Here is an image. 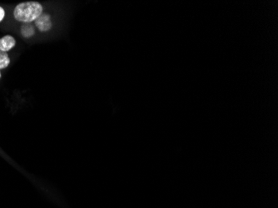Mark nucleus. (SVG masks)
I'll use <instances>...</instances> for the list:
<instances>
[{
  "label": "nucleus",
  "instance_id": "nucleus-4",
  "mask_svg": "<svg viewBox=\"0 0 278 208\" xmlns=\"http://www.w3.org/2000/svg\"><path fill=\"white\" fill-rule=\"evenodd\" d=\"M21 34L24 38H30L35 34V30L32 24L25 23L21 27Z\"/></svg>",
  "mask_w": 278,
  "mask_h": 208
},
{
  "label": "nucleus",
  "instance_id": "nucleus-3",
  "mask_svg": "<svg viewBox=\"0 0 278 208\" xmlns=\"http://www.w3.org/2000/svg\"><path fill=\"white\" fill-rule=\"evenodd\" d=\"M16 44L15 38L11 35H6L2 38H0V51L7 52L11 50Z\"/></svg>",
  "mask_w": 278,
  "mask_h": 208
},
{
  "label": "nucleus",
  "instance_id": "nucleus-2",
  "mask_svg": "<svg viewBox=\"0 0 278 208\" xmlns=\"http://www.w3.org/2000/svg\"><path fill=\"white\" fill-rule=\"evenodd\" d=\"M35 22V25L40 32H47L50 30L52 26L50 15L47 14H42Z\"/></svg>",
  "mask_w": 278,
  "mask_h": 208
},
{
  "label": "nucleus",
  "instance_id": "nucleus-1",
  "mask_svg": "<svg viewBox=\"0 0 278 208\" xmlns=\"http://www.w3.org/2000/svg\"><path fill=\"white\" fill-rule=\"evenodd\" d=\"M43 14V6L38 2H24L17 4L14 10L15 19L23 23L35 21Z\"/></svg>",
  "mask_w": 278,
  "mask_h": 208
},
{
  "label": "nucleus",
  "instance_id": "nucleus-7",
  "mask_svg": "<svg viewBox=\"0 0 278 208\" xmlns=\"http://www.w3.org/2000/svg\"><path fill=\"white\" fill-rule=\"evenodd\" d=\"M0 78H1V72H0Z\"/></svg>",
  "mask_w": 278,
  "mask_h": 208
},
{
  "label": "nucleus",
  "instance_id": "nucleus-6",
  "mask_svg": "<svg viewBox=\"0 0 278 208\" xmlns=\"http://www.w3.org/2000/svg\"><path fill=\"white\" fill-rule=\"evenodd\" d=\"M4 15H5L4 10H3V8H1V7H0V22L3 20V17H4Z\"/></svg>",
  "mask_w": 278,
  "mask_h": 208
},
{
  "label": "nucleus",
  "instance_id": "nucleus-5",
  "mask_svg": "<svg viewBox=\"0 0 278 208\" xmlns=\"http://www.w3.org/2000/svg\"><path fill=\"white\" fill-rule=\"evenodd\" d=\"M10 64V58L7 52L0 51V69H3L9 66Z\"/></svg>",
  "mask_w": 278,
  "mask_h": 208
}]
</instances>
